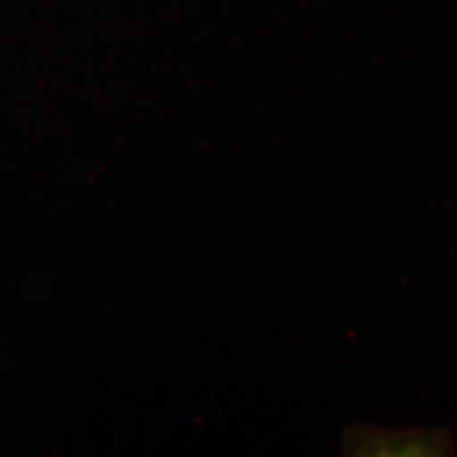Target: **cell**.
Returning a JSON list of instances; mask_svg holds the SVG:
<instances>
[{
    "instance_id": "cell-1",
    "label": "cell",
    "mask_w": 457,
    "mask_h": 457,
    "mask_svg": "<svg viewBox=\"0 0 457 457\" xmlns=\"http://www.w3.org/2000/svg\"><path fill=\"white\" fill-rule=\"evenodd\" d=\"M347 457H445L455 455L449 428L381 430L373 426H352L343 434Z\"/></svg>"
}]
</instances>
